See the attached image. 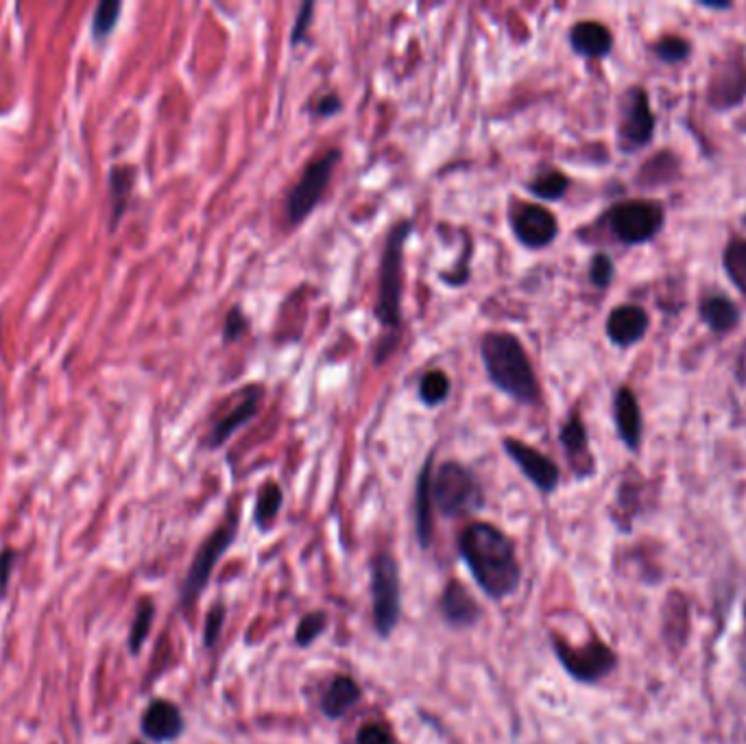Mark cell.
Wrapping results in <instances>:
<instances>
[{
  "label": "cell",
  "mask_w": 746,
  "mask_h": 744,
  "mask_svg": "<svg viewBox=\"0 0 746 744\" xmlns=\"http://www.w3.org/2000/svg\"><path fill=\"white\" fill-rule=\"evenodd\" d=\"M459 555L483 594L504 600L517 592L522 568L511 537L489 522L469 524L459 537Z\"/></svg>",
  "instance_id": "cell-1"
},
{
  "label": "cell",
  "mask_w": 746,
  "mask_h": 744,
  "mask_svg": "<svg viewBox=\"0 0 746 744\" xmlns=\"http://www.w3.org/2000/svg\"><path fill=\"white\" fill-rule=\"evenodd\" d=\"M480 356L493 387L517 404L539 402V382L524 345L511 332H487L480 341Z\"/></svg>",
  "instance_id": "cell-2"
},
{
  "label": "cell",
  "mask_w": 746,
  "mask_h": 744,
  "mask_svg": "<svg viewBox=\"0 0 746 744\" xmlns=\"http://www.w3.org/2000/svg\"><path fill=\"white\" fill-rule=\"evenodd\" d=\"M413 232V221H400L391 227L380 264V288L376 302V319L384 330L395 336L402 328V291H404V245ZM389 332V336H391Z\"/></svg>",
  "instance_id": "cell-3"
},
{
  "label": "cell",
  "mask_w": 746,
  "mask_h": 744,
  "mask_svg": "<svg viewBox=\"0 0 746 744\" xmlns=\"http://www.w3.org/2000/svg\"><path fill=\"white\" fill-rule=\"evenodd\" d=\"M432 502L445 518H461V515L483 509L485 494L469 467L445 461L432 476Z\"/></svg>",
  "instance_id": "cell-4"
},
{
  "label": "cell",
  "mask_w": 746,
  "mask_h": 744,
  "mask_svg": "<svg viewBox=\"0 0 746 744\" xmlns=\"http://www.w3.org/2000/svg\"><path fill=\"white\" fill-rule=\"evenodd\" d=\"M371 614L373 627L387 640L402 616L400 566L391 552L382 550L371 561Z\"/></svg>",
  "instance_id": "cell-5"
},
{
  "label": "cell",
  "mask_w": 746,
  "mask_h": 744,
  "mask_svg": "<svg viewBox=\"0 0 746 744\" xmlns=\"http://www.w3.org/2000/svg\"><path fill=\"white\" fill-rule=\"evenodd\" d=\"M236 535H238V515L234 513L219 528H216V531L206 539V542L199 546L195 559H192V563H190L186 581L182 585V605L184 607L195 605V600L203 592H206L216 563H219L225 557V552L230 550Z\"/></svg>",
  "instance_id": "cell-6"
},
{
  "label": "cell",
  "mask_w": 746,
  "mask_h": 744,
  "mask_svg": "<svg viewBox=\"0 0 746 744\" xmlns=\"http://www.w3.org/2000/svg\"><path fill=\"white\" fill-rule=\"evenodd\" d=\"M341 162V151L339 149H330L328 153L319 155L315 162H310L299 182L293 186L291 195L286 199V216L288 223L299 225L306 221L319 206V201L323 197V192L328 190L330 179L334 173V166Z\"/></svg>",
  "instance_id": "cell-7"
},
{
  "label": "cell",
  "mask_w": 746,
  "mask_h": 744,
  "mask_svg": "<svg viewBox=\"0 0 746 744\" xmlns=\"http://www.w3.org/2000/svg\"><path fill=\"white\" fill-rule=\"evenodd\" d=\"M666 212L657 201H624L611 210V230L624 245H640L651 240L664 227Z\"/></svg>",
  "instance_id": "cell-8"
},
{
  "label": "cell",
  "mask_w": 746,
  "mask_h": 744,
  "mask_svg": "<svg viewBox=\"0 0 746 744\" xmlns=\"http://www.w3.org/2000/svg\"><path fill=\"white\" fill-rule=\"evenodd\" d=\"M552 648H555L557 659L565 668V672L581 683L600 681L618 664L616 653H613L607 644L598 640H592L583 648H572L563 640L552 638Z\"/></svg>",
  "instance_id": "cell-9"
},
{
  "label": "cell",
  "mask_w": 746,
  "mask_h": 744,
  "mask_svg": "<svg viewBox=\"0 0 746 744\" xmlns=\"http://www.w3.org/2000/svg\"><path fill=\"white\" fill-rule=\"evenodd\" d=\"M655 116L648 105V94L642 88H631L624 96L618 140L622 151H637L651 142Z\"/></svg>",
  "instance_id": "cell-10"
},
{
  "label": "cell",
  "mask_w": 746,
  "mask_h": 744,
  "mask_svg": "<svg viewBox=\"0 0 746 744\" xmlns=\"http://www.w3.org/2000/svg\"><path fill=\"white\" fill-rule=\"evenodd\" d=\"M502 448L509 454V459L520 467V472L541 491V494H552V491L559 487L561 472H559L557 463L548 459L546 454H541L533 446H528V443L513 439V437L504 439Z\"/></svg>",
  "instance_id": "cell-11"
},
{
  "label": "cell",
  "mask_w": 746,
  "mask_h": 744,
  "mask_svg": "<svg viewBox=\"0 0 746 744\" xmlns=\"http://www.w3.org/2000/svg\"><path fill=\"white\" fill-rule=\"evenodd\" d=\"M511 227L515 238L528 249H544L559 234L555 214L541 206H520L511 214Z\"/></svg>",
  "instance_id": "cell-12"
},
{
  "label": "cell",
  "mask_w": 746,
  "mask_h": 744,
  "mask_svg": "<svg viewBox=\"0 0 746 744\" xmlns=\"http://www.w3.org/2000/svg\"><path fill=\"white\" fill-rule=\"evenodd\" d=\"M264 398V389L258 384H249L240 391V400L234 408H230L219 422H216L208 435V446L210 448H221L230 441L240 428H245L251 419H254L260 411V404Z\"/></svg>",
  "instance_id": "cell-13"
},
{
  "label": "cell",
  "mask_w": 746,
  "mask_h": 744,
  "mask_svg": "<svg viewBox=\"0 0 746 744\" xmlns=\"http://www.w3.org/2000/svg\"><path fill=\"white\" fill-rule=\"evenodd\" d=\"M140 729L142 736L155 742V744H166L175 742L179 736L184 734L186 720L179 707L166 699H155L147 705L142 718H140Z\"/></svg>",
  "instance_id": "cell-14"
},
{
  "label": "cell",
  "mask_w": 746,
  "mask_h": 744,
  "mask_svg": "<svg viewBox=\"0 0 746 744\" xmlns=\"http://www.w3.org/2000/svg\"><path fill=\"white\" fill-rule=\"evenodd\" d=\"M439 607H441L443 620L454 629L474 627V624H478L480 620V614H483L474 596L469 594L467 587L461 585L459 581H450L448 585H445Z\"/></svg>",
  "instance_id": "cell-15"
},
{
  "label": "cell",
  "mask_w": 746,
  "mask_h": 744,
  "mask_svg": "<svg viewBox=\"0 0 746 744\" xmlns=\"http://www.w3.org/2000/svg\"><path fill=\"white\" fill-rule=\"evenodd\" d=\"M648 326H651V319H648L646 310L631 304L618 306L611 310L607 319V336L618 347H631L644 339Z\"/></svg>",
  "instance_id": "cell-16"
},
{
  "label": "cell",
  "mask_w": 746,
  "mask_h": 744,
  "mask_svg": "<svg viewBox=\"0 0 746 744\" xmlns=\"http://www.w3.org/2000/svg\"><path fill=\"white\" fill-rule=\"evenodd\" d=\"M561 446L565 456H568L570 467L579 478H587L594 474V456L589 452V439L585 424L581 417H570L568 422L561 426Z\"/></svg>",
  "instance_id": "cell-17"
},
{
  "label": "cell",
  "mask_w": 746,
  "mask_h": 744,
  "mask_svg": "<svg viewBox=\"0 0 746 744\" xmlns=\"http://www.w3.org/2000/svg\"><path fill=\"white\" fill-rule=\"evenodd\" d=\"M613 417H616V428L624 446L635 452L642 443V411L629 387H622L613 398Z\"/></svg>",
  "instance_id": "cell-18"
},
{
  "label": "cell",
  "mask_w": 746,
  "mask_h": 744,
  "mask_svg": "<svg viewBox=\"0 0 746 744\" xmlns=\"http://www.w3.org/2000/svg\"><path fill=\"white\" fill-rule=\"evenodd\" d=\"M432 461H435V456L430 454L426 463L421 465L415 487V528L419 546L424 550L432 544V507H435V502H432Z\"/></svg>",
  "instance_id": "cell-19"
},
{
  "label": "cell",
  "mask_w": 746,
  "mask_h": 744,
  "mask_svg": "<svg viewBox=\"0 0 746 744\" xmlns=\"http://www.w3.org/2000/svg\"><path fill=\"white\" fill-rule=\"evenodd\" d=\"M360 686L347 675H339L330 681V686L326 688L321 696V712L330 720H339L343 718L352 707L360 701Z\"/></svg>",
  "instance_id": "cell-20"
},
{
  "label": "cell",
  "mask_w": 746,
  "mask_h": 744,
  "mask_svg": "<svg viewBox=\"0 0 746 744\" xmlns=\"http://www.w3.org/2000/svg\"><path fill=\"white\" fill-rule=\"evenodd\" d=\"M570 44L579 55L583 57H605L611 53L613 38L607 27L600 22L585 20L574 24L570 31Z\"/></svg>",
  "instance_id": "cell-21"
},
{
  "label": "cell",
  "mask_w": 746,
  "mask_h": 744,
  "mask_svg": "<svg viewBox=\"0 0 746 744\" xmlns=\"http://www.w3.org/2000/svg\"><path fill=\"white\" fill-rule=\"evenodd\" d=\"M701 317L709 326V330L716 334H725L740 323V310L725 295H709L701 304Z\"/></svg>",
  "instance_id": "cell-22"
},
{
  "label": "cell",
  "mask_w": 746,
  "mask_h": 744,
  "mask_svg": "<svg viewBox=\"0 0 746 744\" xmlns=\"http://www.w3.org/2000/svg\"><path fill=\"white\" fill-rule=\"evenodd\" d=\"M284 504V491L278 483H264L258 491L256 509H254V524L258 531H269L275 518H278Z\"/></svg>",
  "instance_id": "cell-23"
},
{
  "label": "cell",
  "mask_w": 746,
  "mask_h": 744,
  "mask_svg": "<svg viewBox=\"0 0 746 744\" xmlns=\"http://www.w3.org/2000/svg\"><path fill=\"white\" fill-rule=\"evenodd\" d=\"M450 389L452 384L448 374L441 369H432L419 380V400L426 406H439L448 400Z\"/></svg>",
  "instance_id": "cell-24"
},
{
  "label": "cell",
  "mask_w": 746,
  "mask_h": 744,
  "mask_svg": "<svg viewBox=\"0 0 746 744\" xmlns=\"http://www.w3.org/2000/svg\"><path fill=\"white\" fill-rule=\"evenodd\" d=\"M725 269L729 273L731 282L740 288V293L746 297V240L733 238L725 249Z\"/></svg>",
  "instance_id": "cell-25"
},
{
  "label": "cell",
  "mask_w": 746,
  "mask_h": 744,
  "mask_svg": "<svg viewBox=\"0 0 746 744\" xmlns=\"http://www.w3.org/2000/svg\"><path fill=\"white\" fill-rule=\"evenodd\" d=\"M570 186V179L565 177L559 171H548L537 175L531 184H528V190L533 192L539 199H548V201H557L565 195V190Z\"/></svg>",
  "instance_id": "cell-26"
},
{
  "label": "cell",
  "mask_w": 746,
  "mask_h": 744,
  "mask_svg": "<svg viewBox=\"0 0 746 744\" xmlns=\"http://www.w3.org/2000/svg\"><path fill=\"white\" fill-rule=\"evenodd\" d=\"M153 618H155L153 603H151V600H142L138 611H136L134 624H131V631H129V648H131V653H140L142 644L147 642L149 633H151V627H153Z\"/></svg>",
  "instance_id": "cell-27"
},
{
  "label": "cell",
  "mask_w": 746,
  "mask_h": 744,
  "mask_svg": "<svg viewBox=\"0 0 746 744\" xmlns=\"http://www.w3.org/2000/svg\"><path fill=\"white\" fill-rule=\"evenodd\" d=\"M328 629V614L326 611H310L302 620H299L295 629V644L297 646H310L315 644L323 633Z\"/></svg>",
  "instance_id": "cell-28"
},
{
  "label": "cell",
  "mask_w": 746,
  "mask_h": 744,
  "mask_svg": "<svg viewBox=\"0 0 746 744\" xmlns=\"http://www.w3.org/2000/svg\"><path fill=\"white\" fill-rule=\"evenodd\" d=\"M655 51H657L659 59H664V62L679 64V62H683V59L690 57L692 48H690L688 40L677 38V35H666V38L659 40Z\"/></svg>",
  "instance_id": "cell-29"
},
{
  "label": "cell",
  "mask_w": 746,
  "mask_h": 744,
  "mask_svg": "<svg viewBox=\"0 0 746 744\" xmlns=\"http://www.w3.org/2000/svg\"><path fill=\"white\" fill-rule=\"evenodd\" d=\"M118 14H120V3H116V0H105V3L96 7L94 20H92L94 35H99L101 38V35L110 33L114 29V24L118 22Z\"/></svg>",
  "instance_id": "cell-30"
},
{
  "label": "cell",
  "mask_w": 746,
  "mask_h": 744,
  "mask_svg": "<svg viewBox=\"0 0 746 744\" xmlns=\"http://www.w3.org/2000/svg\"><path fill=\"white\" fill-rule=\"evenodd\" d=\"M225 616H227V609H225L223 603L212 605V609L208 611L206 627H203V646H206V648H212V646H216V642H219L221 633H223Z\"/></svg>",
  "instance_id": "cell-31"
},
{
  "label": "cell",
  "mask_w": 746,
  "mask_h": 744,
  "mask_svg": "<svg viewBox=\"0 0 746 744\" xmlns=\"http://www.w3.org/2000/svg\"><path fill=\"white\" fill-rule=\"evenodd\" d=\"M616 275V267L607 254H596L592 260V267H589V280H592L594 286L598 288H607Z\"/></svg>",
  "instance_id": "cell-32"
},
{
  "label": "cell",
  "mask_w": 746,
  "mask_h": 744,
  "mask_svg": "<svg viewBox=\"0 0 746 744\" xmlns=\"http://www.w3.org/2000/svg\"><path fill=\"white\" fill-rule=\"evenodd\" d=\"M247 330H249V319L243 315V310L232 308L223 326V341L232 343V341L243 339Z\"/></svg>",
  "instance_id": "cell-33"
},
{
  "label": "cell",
  "mask_w": 746,
  "mask_h": 744,
  "mask_svg": "<svg viewBox=\"0 0 746 744\" xmlns=\"http://www.w3.org/2000/svg\"><path fill=\"white\" fill-rule=\"evenodd\" d=\"M356 744H393V734L382 723H367L358 729Z\"/></svg>",
  "instance_id": "cell-34"
},
{
  "label": "cell",
  "mask_w": 746,
  "mask_h": 744,
  "mask_svg": "<svg viewBox=\"0 0 746 744\" xmlns=\"http://www.w3.org/2000/svg\"><path fill=\"white\" fill-rule=\"evenodd\" d=\"M312 14H315V3H306V5L299 7V14L295 18L293 31H291V46H297V44H302L306 40L308 29L312 24Z\"/></svg>",
  "instance_id": "cell-35"
},
{
  "label": "cell",
  "mask_w": 746,
  "mask_h": 744,
  "mask_svg": "<svg viewBox=\"0 0 746 744\" xmlns=\"http://www.w3.org/2000/svg\"><path fill=\"white\" fill-rule=\"evenodd\" d=\"M339 112H341V99H339V94H334V92L323 94L321 99L312 105V114H315L317 118H332Z\"/></svg>",
  "instance_id": "cell-36"
},
{
  "label": "cell",
  "mask_w": 746,
  "mask_h": 744,
  "mask_svg": "<svg viewBox=\"0 0 746 744\" xmlns=\"http://www.w3.org/2000/svg\"><path fill=\"white\" fill-rule=\"evenodd\" d=\"M14 563H16V550L3 548L0 550V596H5L7 585H9V576L14 572Z\"/></svg>",
  "instance_id": "cell-37"
},
{
  "label": "cell",
  "mask_w": 746,
  "mask_h": 744,
  "mask_svg": "<svg viewBox=\"0 0 746 744\" xmlns=\"http://www.w3.org/2000/svg\"><path fill=\"white\" fill-rule=\"evenodd\" d=\"M701 7H705V9H729V3H723V5H718V3H701Z\"/></svg>",
  "instance_id": "cell-38"
},
{
  "label": "cell",
  "mask_w": 746,
  "mask_h": 744,
  "mask_svg": "<svg viewBox=\"0 0 746 744\" xmlns=\"http://www.w3.org/2000/svg\"><path fill=\"white\" fill-rule=\"evenodd\" d=\"M134 744H142V742H134Z\"/></svg>",
  "instance_id": "cell-39"
}]
</instances>
